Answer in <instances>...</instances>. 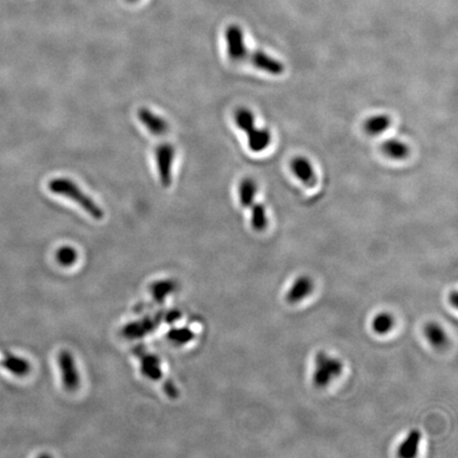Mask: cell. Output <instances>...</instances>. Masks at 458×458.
Listing matches in <instances>:
<instances>
[{"instance_id": "obj_1", "label": "cell", "mask_w": 458, "mask_h": 458, "mask_svg": "<svg viewBox=\"0 0 458 458\" xmlns=\"http://www.w3.org/2000/svg\"><path fill=\"white\" fill-rule=\"evenodd\" d=\"M48 188H49L50 191L53 192L55 195H63V197H68L71 201L76 202L80 207L83 208L86 213L91 215V217H93L94 219H103V209H101L94 200H91L86 193H84L80 189L79 186L76 185L73 181L64 179V177L52 179L48 184Z\"/></svg>"}, {"instance_id": "obj_2", "label": "cell", "mask_w": 458, "mask_h": 458, "mask_svg": "<svg viewBox=\"0 0 458 458\" xmlns=\"http://www.w3.org/2000/svg\"><path fill=\"white\" fill-rule=\"evenodd\" d=\"M238 127L249 135V147L253 152H262L271 143V134L267 130L256 127L255 118L249 109H239L235 114Z\"/></svg>"}, {"instance_id": "obj_3", "label": "cell", "mask_w": 458, "mask_h": 458, "mask_svg": "<svg viewBox=\"0 0 458 458\" xmlns=\"http://www.w3.org/2000/svg\"><path fill=\"white\" fill-rule=\"evenodd\" d=\"M315 371L313 383L316 387L324 389L329 385L334 378L340 377L343 371V364L339 360L329 357L326 352L321 351L316 355Z\"/></svg>"}, {"instance_id": "obj_4", "label": "cell", "mask_w": 458, "mask_h": 458, "mask_svg": "<svg viewBox=\"0 0 458 458\" xmlns=\"http://www.w3.org/2000/svg\"><path fill=\"white\" fill-rule=\"evenodd\" d=\"M164 315H165V312H158L154 316H146L139 321L127 324L121 330L122 337L127 340H137L147 337L148 334L155 331L158 326L161 325Z\"/></svg>"}, {"instance_id": "obj_5", "label": "cell", "mask_w": 458, "mask_h": 458, "mask_svg": "<svg viewBox=\"0 0 458 458\" xmlns=\"http://www.w3.org/2000/svg\"><path fill=\"white\" fill-rule=\"evenodd\" d=\"M175 149L169 143H163L156 148V164L161 185L169 188L172 185V168H173Z\"/></svg>"}, {"instance_id": "obj_6", "label": "cell", "mask_w": 458, "mask_h": 458, "mask_svg": "<svg viewBox=\"0 0 458 458\" xmlns=\"http://www.w3.org/2000/svg\"><path fill=\"white\" fill-rule=\"evenodd\" d=\"M58 362H59V367L61 369L64 387L69 393H75L80 389L81 379H80L78 368L76 367L73 355L67 350H63L60 352Z\"/></svg>"}, {"instance_id": "obj_7", "label": "cell", "mask_w": 458, "mask_h": 458, "mask_svg": "<svg viewBox=\"0 0 458 458\" xmlns=\"http://www.w3.org/2000/svg\"><path fill=\"white\" fill-rule=\"evenodd\" d=\"M227 53L231 61H245L249 55V49L244 43L243 32L239 26L231 25L225 31Z\"/></svg>"}, {"instance_id": "obj_8", "label": "cell", "mask_w": 458, "mask_h": 458, "mask_svg": "<svg viewBox=\"0 0 458 458\" xmlns=\"http://www.w3.org/2000/svg\"><path fill=\"white\" fill-rule=\"evenodd\" d=\"M134 355L140 360L141 373L148 379L159 381L163 379V371L161 367V360L157 355L148 352L143 346H136L133 348Z\"/></svg>"}, {"instance_id": "obj_9", "label": "cell", "mask_w": 458, "mask_h": 458, "mask_svg": "<svg viewBox=\"0 0 458 458\" xmlns=\"http://www.w3.org/2000/svg\"><path fill=\"white\" fill-rule=\"evenodd\" d=\"M245 61H249L258 69L263 70L265 73H271V75L279 76L285 71V66L281 62L270 57L267 53H264L260 50H255L253 52L249 51V55L246 57Z\"/></svg>"}, {"instance_id": "obj_10", "label": "cell", "mask_w": 458, "mask_h": 458, "mask_svg": "<svg viewBox=\"0 0 458 458\" xmlns=\"http://www.w3.org/2000/svg\"><path fill=\"white\" fill-rule=\"evenodd\" d=\"M138 118H139L140 122L147 127L148 131L153 134V135H164L169 130L168 122L163 117H159V116L154 114L153 112L150 111L147 107L139 109V111H138Z\"/></svg>"}, {"instance_id": "obj_11", "label": "cell", "mask_w": 458, "mask_h": 458, "mask_svg": "<svg viewBox=\"0 0 458 458\" xmlns=\"http://www.w3.org/2000/svg\"><path fill=\"white\" fill-rule=\"evenodd\" d=\"M291 167L294 174L307 187H315L316 184H317V177H316L315 172H314L313 168H312V165L309 163L307 158H294L293 161H292Z\"/></svg>"}, {"instance_id": "obj_12", "label": "cell", "mask_w": 458, "mask_h": 458, "mask_svg": "<svg viewBox=\"0 0 458 458\" xmlns=\"http://www.w3.org/2000/svg\"><path fill=\"white\" fill-rule=\"evenodd\" d=\"M313 290V283L311 278L308 276H301L295 280L291 289L287 293V301L290 303H299L311 293Z\"/></svg>"}, {"instance_id": "obj_13", "label": "cell", "mask_w": 458, "mask_h": 458, "mask_svg": "<svg viewBox=\"0 0 458 458\" xmlns=\"http://www.w3.org/2000/svg\"><path fill=\"white\" fill-rule=\"evenodd\" d=\"M1 366L7 369L12 375L17 377H25L31 371V366L27 360L16 357L13 355H7L1 360Z\"/></svg>"}, {"instance_id": "obj_14", "label": "cell", "mask_w": 458, "mask_h": 458, "mask_svg": "<svg viewBox=\"0 0 458 458\" xmlns=\"http://www.w3.org/2000/svg\"><path fill=\"white\" fill-rule=\"evenodd\" d=\"M421 434L418 430H413L398 449V455L402 458H412L417 454Z\"/></svg>"}, {"instance_id": "obj_15", "label": "cell", "mask_w": 458, "mask_h": 458, "mask_svg": "<svg viewBox=\"0 0 458 458\" xmlns=\"http://www.w3.org/2000/svg\"><path fill=\"white\" fill-rule=\"evenodd\" d=\"M425 337L428 341L432 346L436 348H441L447 345L448 337L447 334L443 331V328L435 323H430L425 326Z\"/></svg>"}, {"instance_id": "obj_16", "label": "cell", "mask_w": 458, "mask_h": 458, "mask_svg": "<svg viewBox=\"0 0 458 458\" xmlns=\"http://www.w3.org/2000/svg\"><path fill=\"white\" fill-rule=\"evenodd\" d=\"M382 149L386 155L394 159H403L409 154V147L400 140H386L385 143L382 145Z\"/></svg>"}, {"instance_id": "obj_17", "label": "cell", "mask_w": 458, "mask_h": 458, "mask_svg": "<svg viewBox=\"0 0 458 458\" xmlns=\"http://www.w3.org/2000/svg\"><path fill=\"white\" fill-rule=\"evenodd\" d=\"M391 125V120L389 116L378 115L369 118L366 121L365 130L368 134L371 135H378V134L383 133L386 130L389 129V125Z\"/></svg>"}, {"instance_id": "obj_18", "label": "cell", "mask_w": 458, "mask_h": 458, "mask_svg": "<svg viewBox=\"0 0 458 458\" xmlns=\"http://www.w3.org/2000/svg\"><path fill=\"white\" fill-rule=\"evenodd\" d=\"M176 289V283L172 280H164V281H158L151 285L152 296H153L154 301L157 303H164L166 298L169 294H171L174 290Z\"/></svg>"}, {"instance_id": "obj_19", "label": "cell", "mask_w": 458, "mask_h": 458, "mask_svg": "<svg viewBox=\"0 0 458 458\" xmlns=\"http://www.w3.org/2000/svg\"><path fill=\"white\" fill-rule=\"evenodd\" d=\"M240 201L243 207H252L255 201L257 186L251 179H245L240 184Z\"/></svg>"}, {"instance_id": "obj_20", "label": "cell", "mask_w": 458, "mask_h": 458, "mask_svg": "<svg viewBox=\"0 0 458 458\" xmlns=\"http://www.w3.org/2000/svg\"><path fill=\"white\" fill-rule=\"evenodd\" d=\"M394 325H395L394 317L389 313H380L373 321V331L381 335L389 333L393 329Z\"/></svg>"}, {"instance_id": "obj_21", "label": "cell", "mask_w": 458, "mask_h": 458, "mask_svg": "<svg viewBox=\"0 0 458 458\" xmlns=\"http://www.w3.org/2000/svg\"><path fill=\"white\" fill-rule=\"evenodd\" d=\"M253 210H252V226L254 229L257 231H262L265 229L267 225V213H265V208L261 204L254 203L252 205Z\"/></svg>"}, {"instance_id": "obj_22", "label": "cell", "mask_w": 458, "mask_h": 458, "mask_svg": "<svg viewBox=\"0 0 458 458\" xmlns=\"http://www.w3.org/2000/svg\"><path fill=\"white\" fill-rule=\"evenodd\" d=\"M167 337L176 345H184L195 339V333L189 328H173L168 332Z\"/></svg>"}, {"instance_id": "obj_23", "label": "cell", "mask_w": 458, "mask_h": 458, "mask_svg": "<svg viewBox=\"0 0 458 458\" xmlns=\"http://www.w3.org/2000/svg\"><path fill=\"white\" fill-rule=\"evenodd\" d=\"M55 259L62 267H71L78 260V253L73 247L63 246L61 249H58Z\"/></svg>"}, {"instance_id": "obj_24", "label": "cell", "mask_w": 458, "mask_h": 458, "mask_svg": "<svg viewBox=\"0 0 458 458\" xmlns=\"http://www.w3.org/2000/svg\"><path fill=\"white\" fill-rule=\"evenodd\" d=\"M164 391H165V393L167 394L170 398H172V399H176V398L179 397V391L176 389L175 385H174L171 381H169V380H167V381L164 383Z\"/></svg>"}, {"instance_id": "obj_25", "label": "cell", "mask_w": 458, "mask_h": 458, "mask_svg": "<svg viewBox=\"0 0 458 458\" xmlns=\"http://www.w3.org/2000/svg\"><path fill=\"white\" fill-rule=\"evenodd\" d=\"M182 317L181 312L176 311V310H171V311L167 312L164 315V319H165L166 323L173 324L176 321H179Z\"/></svg>"}, {"instance_id": "obj_26", "label": "cell", "mask_w": 458, "mask_h": 458, "mask_svg": "<svg viewBox=\"0 0 458 458\" xmlns=\"http://www.w3.org/2000/svg\"><path fill=\"white\" fill-rule=\"evenodd\" d=\"M458 297H457V292L454 291L453 293H452V295L450 296V301H451L452 305H453V307H457V303H458Z\"/></svg>"}, {"instance_id": "obj_27", "label": "cell", "mask_w": 458, "mask_h": 458, "mask_svg": "<svg viewBox=\"0 0 458 458\" xmlns=\"http://www.w3.org/2000/svg\"><path fill=\"white\" fill-rule=\"evenodd\" d=\"M129 1H137V0H129Z\"/></svg>"}]
</instances>
